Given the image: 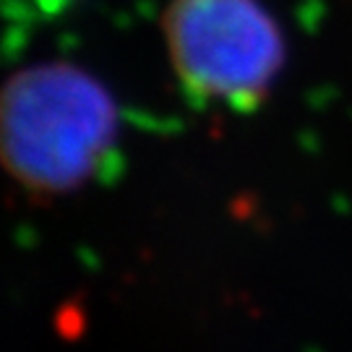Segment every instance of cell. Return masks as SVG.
Wrapping results in <instances>:
<instances>
[{
	"instance_id": "7a4b0ae2",
	"label": "cell",
	"mask_w": 352,
	"mask_h": 352,
	"mask_svg": "<svg viewBox=\"0 0 352 352\" xmlns=\"http://www.w3.org/2000/svg\"><path fill=\"white\" fill-rule=\"evenodd\" d=\"M167 58L190 94L232 110L266 100L285 65V39L258 0H170Z\"/></svg>"
},
{
	"instance_id": "6da1fadb",
	"label": "cell",
	"mask_w": 352,
	"mask_h": 352,
	"mask_svg": "<svg viewBox=\"0 0 352 352\" xmlns=\"http://www.w3.org/2000/svg\"><path fill=\"white\" fill-rule=\"evenodd\" d=\"M3 162L32 196H63L104 167L118 141V107L91 74L37 63L6 81Z\"/></svg>"
}]
</instances>
